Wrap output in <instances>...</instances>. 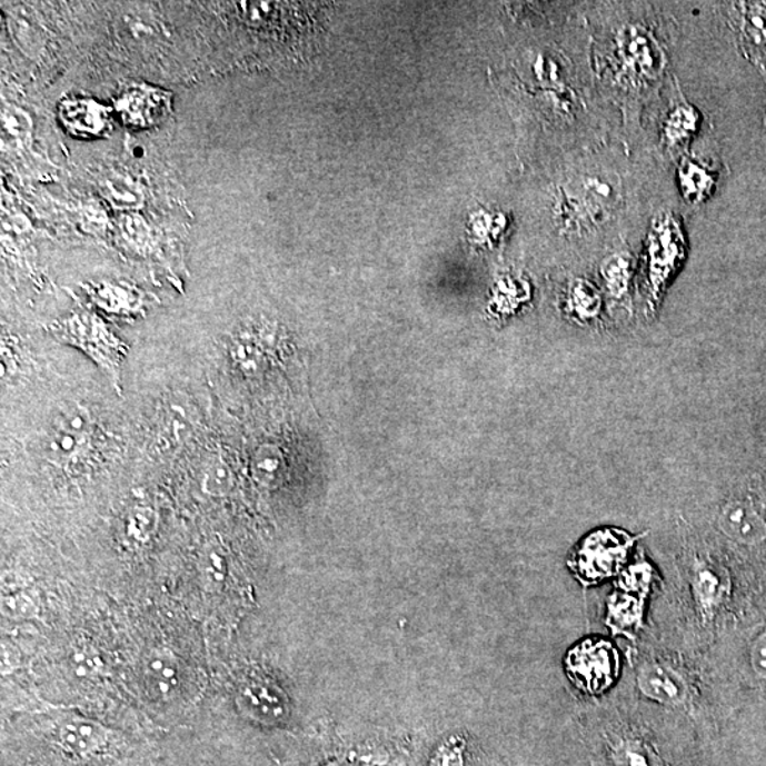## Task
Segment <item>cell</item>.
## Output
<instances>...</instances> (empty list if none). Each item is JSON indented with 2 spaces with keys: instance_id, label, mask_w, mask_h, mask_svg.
Here are the masks:
<instances>
[{
  "instance_id": "cell-21",
  "label": "cell",
  "mask_w": 766,
  "mask_h": 766,
  "mask_svg": "<svg viewBox=\"0 0 766 766\" xmlns=\"http://www.w3.org/2000/svg\"><path fill=\"white\" fill-rule=\"evenodd\" d=\"M203 577L210 586L222 585L228 574V559L222 548L212 547L203 557Z\"/></svg>"
},
{
  "instance_id": "cell-18",
  "label": "cell",
  "mask_w": 766,
  "mask_h": 766,
  "mask_svg": "<svg viewBox=\"0 0 766 766\" xmlns=\"http://www.w3.org/2000/svg\"><path fill=\"white\" fill-rule=\"evenodd\" d=\"M742 10V33L747 42L754 46L766 43V8L765 4L748 3Z\"/></svg>"
},
{
  "instance_id": "cell-12",
  "label": "cell",
  "mask_w": 766,
  "mask_h": 766,
  "mask_svg": "<svg viewBox=\"0 0 766 766\" xmlns=\"http://www.w3.org/2000/svg\"><path fill=\"white\" fill-rule=\"evenodd\" d=\"M677 179L683 198L690 205L704 202L717 187V175L688 158L683 159L678 167Z\"/></svg>"
},
{
  "instance_id": "cell-16",
  "label": "cell",
  "mask_w": 766,
  "mask_h": 766,
  "mask_svg": "<svg viewBox=\"0 0 766 766\" xmlns=\"http://www.w3.org/2000/svg\"><path fill=\"white\" fill-rule=\"evenodd\" d=\"M149 682L152 683L153 692L167 696L178 687L179 667L173 656L167 651L157 653L151 657L147 667Z\"/></svg>"
},
{
  "instance_id": "cell-27",
  "label": "cell",
  "mask_w": 766,
  "mask_h": 766,
  "mask_svg": "<svg viewBox=\"0 0 766 766\" xmlns=\"http://www.w3.org/2000/svg\"><path fill=\"white\" fill-rule=\"evenodd\" d=\"M763 73H764L765 81H766V69H763Z\"/></svg>"
},
{
  "instance_id": "cell-4",
  "label": "cell",
  "mask_w": 766,
  "mask_h": 766,
  "mask_svg": "<svg viewBox=\"0 0 766 766\" xmlns=\"http://www.w3.org/2000/svg\"><path fill=\"white\" fill-rule=\"evenodd\" d=\"M564 190L560 216L565 226L574 230H590L611 218L618 207V188L609 178L586 175L578 183Z\"/></svg>"
},
{
  "instance_id": "cell-1",
  "label": "cell",
  "mask_w": 766,
  "mask_h": 766,
  "mask_svg": "<svg viewBox=\"0 0 766 766\" xmlns=\"http://www.w3.org/2000/svg\"><path fill=\"white\" fill-rule=\"evenodd\" d=\"M687 259V239L676 215L666 212L653 220L643 255V295L646 310L655 316L668 286Z\"/></svg>"
},
{
  "instance_id": "cell-19",
  "label": "cell",
  "mask_w": 766,
  "mask_h": 766,
  "mask_svg": "<svg viewBox=\"0 0 766 766\" xmlns=\"http://www.w3.org/2000/svg\"><path fill=\"white\" fill-rule=\"evenodd\" d=\"M158 524L157 513L151 507H133L127 517L128 537L136 543H147L156 533Z\"/></svg>"
},
{
  "instance_id": "cell-23",
  "label": "cell",
  "mask_w": 766,
  "mask_h": 766,
  "mask_svg": "<svg viewBox=\"0 0 766 766\" xmlns=\"http://www.w3.org/2000/svg\"><path fill=\"white\" fill-rule=\"evenodd\" d=\"M750 666L757 676L766 680V629L757 637L750 649Z\"/></svg>"
},
{
  "instance_id": "cell-13",
  "label": "cell",
  "mask_w": 766,
  "mask_h": 766,
  "mask_svg": "<svg viewBox=\"0 0 766 766\" xmlns=\"http://www.w3.org/2000/svg\"><path fill=\"white\" fill-rule=\"evenodd\" d=\"M531 300V286L523 277L503 276L497 280L490 310L497 317H511Z\"/></svg>"
},
{
  "instance_id": "cell-11",
  "label": "cell",
  "mask_w": 766,
  "mask_h": 766,
  "mask_svg": "<svg viewBox=\"0 0 766 766\" xmlns=\"http://www.w3.org/2000/svg\"><path fill=\"white\" fill-rule=\"evenodd\" d=\"M604 308V297L598 287L585 279L570 282L564 298V312L578 326H590L598 320Z\"/></svg>"
},
{
  "instance_id": "cell-22",
  "label": "cell",
  "mask_w": 766,
  "mask_h": 766,
  "mask_svg": "<svg viewBox=\"0 0 766 766\" xmlns=\"http://www.w3.org/2000/svg\"><path fill=\"white\" fill-rule=\"evenodd\" d=\"M615 759L619 766H651L645 748L631 742L621 743L616 747Z\"/></svg>"
},
{
  "instance_id": "cell-3",
  "label": "cell",
  "mask_w": 766,
  "mask_h": 766,
  "mask_svg": "<svg viewBox=\"0 0 766 766\" xmlns=\"http://www.w3.org/2000/svg\"><path fill=\"white\" fill-rule=\"evenodd\" d=\"M639 538L618 528L598 529L580 543L569 567L584 585L601 583L619 574Z\"/></svg>"
},
{
  "instance_id": "cell-17",
  "label": "cell",
  "mask_w": 766,
  "mask_h": 766,
  "mask_svg": "<svg viewBox=\"0 0 766 766\" xmlns=\"http://www.w3.org/2000/svg\"><path fill=\"white\" fill-rule=\"evenodd\" d=\"M507 226L506 215L480 212L472 216L471 236H475V241L481 246H493L500 240Z\"/></svg>"
},
{
  "instance_id": "cell-25",
  "label": "cell",
  "mask_w": 766,
  "mask_h": 766,
  "mask_svg": "<svg viewBox=\"0 0 766 766\" xmlns=\"http://www.w3.org/2000/svg\"><path fill=\"white\" fill-rule=\"evenodd\" d=\"M29 600L30 599L20 598V596L18 598V596H17V599L9 600L8 605L14 606V609H17L19 611V614L28 616L29 611H30V601Z\"/></svg>"
},
{
  "instance_id": "cell-8",
  "label": "cell",
  "mask_w": 766,
  "mask_h": 766,
  "mask_svg": "<svg viewBox=\"0 0 766 766\" xmlns=\"http://www.w3.org/2000/svg\"><path fill=\"white\" fill-rule=\"evenodd\" d=\"M719 531L735 543L755 545L766 539V521L749 503L725 504L717 519Z\"/></svg>"
},
{
  "instance_id": "cell-24",
  "label": "cell",
  "mask_w": 766,
  "mask_h": 766,
  "mask_svg": "<svg viewBox=\"0 0 766 766\" xmlns=\"http://www.w3.org/2000/svg\"><path fill=\"white\" fill-rule=\"evenodd\" d=\"M74 661L77 663V673L79 675H89L91 672H96L99 668V659L91 657L89 655H76Z\"/></svg>"
},
{
  "instance_id": "cell-6",
  "label": "cell",
  "mask_w": 766,
  "mask_h": 766,
  "mask_svg": "<svg viewBox=\"0 0 766 766\" xmlns=\"http://www.w3.org/2000/svg\"><path fill=\"white\" fill-rule=\"evenodd\" d=\"M91 436L89 412L83 408L67 410L50 430L46 445L50 460L58 465H70L86 454Z\"/></svg>"
},
{
  "instance_id": "cell-20",
  "label": "cell",
  "mask_w": 766,
  "mask_h": 766,
  "mask_svg": "<svg viewBox=\"0 0 766 766\" xmlns=\"http://www.w3.org/2000/svg\"><path fill=\"white\" fill-rule=\"evenodd\" d=\"M233 485L231 471L223 460V457H215L208 462L207 469L203 472L202 487L208 495L213 497H223L230 491Z\"/></svg>"
},
{
  "instance_id": "cell-9",
  "label": "cell",
  "mask_w": 766,
  "mask_h": 766,
  "mask_svg": "<svg viewBox=\"0 0 766 766\" xmlns=\"http://www.w3.org/2000/svg\"><path fill=\"white\" fill-rule=\"evenodd\" d=\"M58 742L66 753L74 757H94L108 747L110 734L99 723L73 717L60 724Z\"/></svg>"
},
{
  "instance_id": "cell-2",
  "label": "cell",
  "mask_w": 766,
  "mask_h": 766,
  "mask_svg": "<svg viewBox=\"0 0 766 766\" xmlns=\"http://www.w3.org/2000/svg\"><path fill=\"white\" fill-rule=\"evenodd\" d=\"M56 338L84 352L111 379L121 395V369L128 347L105 324L90 317H76L53 327Z\"/></svg>"
},
{
  "instance_id": "cell-10",
  "label": "cell",
  "mask_w": 766,
  "mask_h": 766,
  "mask_svg": "<svg viewBox=\"0 0 766 766\" xmlns=\"http://www.w3.org/2000/svg\"><path fill=\"white\" fill-rule=\"evenodd\" d=\"M627 66L641 77H656L661 70V53L655 39L640 28H630L620 39Z\"/></svg>"
},
{
  "instance_id": "cell-5",
  "label": "cell",
  "mask_w": 766,
  "mask_h": 766,
  "mask_svg": "<svg viewBox=\"0 0 766 766\" xmlns=\"http://www.w3.org/2000/svg\"><path fill=\"white\" fill-rule=\"evenodd\" d=\"M567 670L570 678L586 693L608 690L619 670V656L605 640H585L568 653Z\"/></svg>"
},
{
  "instance_id": "cell-7",
  "label": "cell",
  "mask_w": 766,
  "mask_h": 766,
  "mask_svg": "<svg viewBox=\"0 0 766 766\" xmlns=\"http://www.w3.org/2000/svg\"><path fill=\"white\" fill-rule=\"evenodd\" d=\"M637 688L649 700L663 706H680L687 700V686L675 668L647 661L637 672Z\"/></svg>"
},
{
  "instance_id": "cell-14",
  "label": "cell",
  "mask_w": 766,
  "mask_h": 766,
  "mask_svg": "<svg viewBox=\"0 0 766 766\" xmlns=\"http://www.w3.org/2000/svg\"><path fill=\"white\" fill-rule=\"evenodd\" d=\"M601 281L606 292L615 301L625 300L634 279V261L627 251H616L606 257L600 266Z\"/></svg>"
},
{
  "instance_id": "cell-26",
  "label": "cell",
  "mask_w": 766,
  "mask_h": 766,
  "mask_svg": "<svg viewBox=\"0 0 766 766\" xmlns=\"http://www.w3.org/2000/svg\"><path fill=\"white\" fill-rule=\"evenodd\" d=\"M330 766H352V765H349V764H332V765H330Z\"/></svg>"
},
{
  "instance_id": "cell-15",
  "label": "cell",
  "mask_w": 766,
  "mask_h": 766,
  "mask_svg": "<svg viewBox=\"0 0 766 766\" xmlns=\"http://www.w3.org/2000/svg\"><path fill=\"white\" fill-rule=\"evenodd\" d=\"M700 126V112L686 101L678 102L673 108L663 127V140L668 148L684 146L696 136Z\"/></svg>"
}]
</instances>
